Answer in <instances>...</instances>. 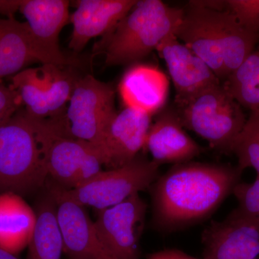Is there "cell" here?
Listing matches in <instances>:
<instances>
[{
  "label": "cell",
  "mask_w": 259,
  "mask_h": 259,
  "mask_svg": "<svg viewBox=\"0 0 259 259\" xmlns=\"http://www.w3.org/2000/svg\"><path fill=\"white\" fill-rule=\"evenodd\" d=\"M152 116L125 107L108 122L96 150L102 166L118 168L132 161L144 149Z\"/></svg>",
  "instance_id": "obj_13"
},
{
  "label": "cell",
  "mask_w": 259,
  "mask_h": 259,
  "mask_svg": "<svg viewBox=\"0 0 259 259\" xmlns=\"http://www.w3.org/2000/svg\"><path fill=\"white\" fill-rule=\"evenodd\" d=\"M147 259H200L176 249H166L148 255ZM202 259V258H201Z\"/></svg>",
  "instance_id": "obj_27"
},
{
  "label": "cell",
  "mask_w": 259,
  "mask_h": 259,
  "mask_svg": "<svg viewBox=\"0 0 259 259\" xmlns=\"http://www.w3.org/2000/svg\"><path fill=\"white\" fill-rule=\"evenodd\" d=\"M147 204L139 194L120 204L97 210V234L116 259H140L139 243L144 229Z\"/></svg>",
  "instance_id": "obj_11"
},
{
  "label": "cell",
  "mask_w": 259,
  "mask_h": 259,
  "mask_svg": "<svg viewBox=\"0 0 259 259\" xmlns=\"http://www.w3.org/2000/svg\"><path fill=\"white\" fill-rule=\"evenodd\" d=\"M0 259H19L16 255L0 248Z\"/></svg>",
  "instance_id": "obj_29"
},
{
  "label": "cell",
  "mask_w": 259,
  "mask_h": 259,
  "mask_svg": "<svg viewBox=\"0 0 259 259\" xmlns=\"http://www.w3.org/2000/svg\"><path fill=\"white\" fill-rule=\"evenodd\" d=\"M23 107L21 99L11 85L0 80V127L9 122Z\"/></svg>",
  "instance_id": "obj_26"
},
{
  "label": "cell",
  "mask_w": 259,
  "mask_h": 259,
  "mask_svg": "<svg viewBox=\"0 0 259 259\" xmlns=\"http://www.w3.org/2000/svg\"><path fill=\"white\" fill-rule=\"evenodd\" d=\"M233 194L238 201V207L253 218L259 226V176L251 183L240 182Z\"/></svg>",
  "instance_id": "obj_25"
},
{
  "label": "cell",
  "mask_w": 259,
  "mask_h": 259,
  "mask_svg": "<svg viewBox=\"0 0 259 259\" xmlns=\"http://www.w3.org/2000/svg\"><path fill=\"white\" fill-rule=\"evenodd\" d=\"M159 167L152 159L139 155L124 166L100 171L76 188L64 191L83 207L101 210L151 188L159 177Z\"/></svg>",
  "instance_id": "obj_7"
},
{
  "label": "cell",
  "mask_w": 259,
  "mask_h": 259,
  "mask_svg": "<svg viewBox=\"0 0 259 259\" xmlns=\"http://www.w3.org/2000/svg\"><path fill=\"white\" fill-rule=\"evenodd\" d=\"M242 107L259 112V48L250 54L224 83Z\"/></svg>",
  "instance_id": "obj_22"
},
{
  "label": "cell",
  "mask_w": 259,
  "mask_h": 259,
  "mask_svg": "<svg viewBox=\"0 0 259 259\" xmlns=\"http://www.w3.org/2000/svg\"><path fill=\"white\" fill-rule=\"evenodd\" d=\"M66 0H22L19 11L39 41L53 50L61 51L59 34L69 21Z\"/></svg>",
  "instance_id": "obj_20"
},
{
  "label": "cell",
  "mask_w": 259,
  "mask_h": 259,
  "mask_svg": "<svg viewBox=\"0 0 259 259\" xmlns=\"http://www.w3.org/2000/svg\"><path fill=\"white\" fill-rule=\"evenodd\" d=\"M176 110L184 127L223 153H233L247 120L241 105L222 83L204 90Z\"/></svg>",
  "instance_id": "obj_5"
},
{
  "label": "cell",
  "mask_w": 259,
  "mask_h": 259,
  "mask_svg": "<svg viewBox=\"0 0 259 259\" xmlns=\"http://www.w3.org/2000/svg\"><path fill=\"white\" fill-rule=\"evenodd\" d=\"M66 66L42 64L12 76L11 85L21 99L25 114L48 120L64 113L78 79Z\"/></svg>",
  "instance_id": "obj_8"
},
{
  "label": "cell",
  "mask_w": 259,
  "mask_h": 259,
  "mask_svg": "<svg viewBox=\"0 0 259 259\" xmlns=\"http://www.w3.org/2000/svg\"><path fill=\"white\" fill-rule=\"evenodd\" d=\"M35 63L73 67L80 61L39 41L26 23L14 18H0V80Z\"/></svg>",
  "instance_id": "obj_10"
},
{
  "label": "cell",
  "mask_w": 259,
  "mask_h": 259,
  "mask_svg": "<svg viewBox=\"0 0 259 259\" xmlns=\"http://www.w3.org/2000/svg\"><path fill=\"white\" fill-rule=\"evenodd\" d=\"M145 149L153 161L163 163H185L202 153V148L187 134L176 109H164L151 124Z\"/></svg>",
  "instance_id": "obj_16"
},
{
  "label": "cell",
  "mask_w": 259,
  "mask_h": 259,
  "mask_svg": "<svg viewBox=\"0 0 259 259\" xmlns=\"http://www.w3.org/2000/svg\"><path fill=\"white\" fill-rule=\"evenodd\" d=\"M48 178L40 128L21 108L0 127V194L22 196L44 187Z\"/></svg>",
  "instance_id": "obj_4"
},
{
  "label": "cell",
  "mask_w": 259,
  "mask_h": 259,
  "mask_svg": "<svg viewBox=\"0 0 259 259\" xmlns=\"http://www.w3.org/2000/svg\"><path fill=\"white\" fill-rule=\"evenodd\" d=\"M226 5L245 28L259 36V0H228Z\"/></svg>",
  "instance_id": "obj_24"
},
{
  "label": "cell",
  "mask_w": 259,
  "mask_h": 259,
  "mask_svg": "<svg viewBox=\"0 0 259 259\" xmlns=\"http://www.w3.org/2000/svg\"><path fill=\"white\" fill-rule=\"evenodd\" d=\"M22 0H0V15L8 18H14V14L20 9Z\"/></svg>",
  "instance_id": "obj_28"
},
{
  "label": "cell",
  "mask_w": 259,
  "mask_h": 259,
  "mask_svg": "<svg viewBox=\"0 0 259 259\" xmlns=\"http://www.w3.org/2000/svg\"><path fill=\"white\" fill-rule=\"evenodd\" d=\"M243 172L218 163L174 165L150 188L155 228L173 233L207 219L233 193Z\"/></svg>",
  "instance_id": "obj_1"
},
{
  "label": "cell",
  "mask_w": 259,
  "mask_h": 259,
  "mask_svg": "<svg viewBox=\"0 0 259 259\" xmlns=\"http://www.w3.org/2000/svg\"><path fill=\"white\" fill-rule=\"evenodd\" d=\"M183 13V9L160 0L138 1L113 30L95 44L94 53H103L107 66L141 60L175 33Z\"/></svg>",
  "instance_id": "obj_3"
},
{
  "label": "cell",
  "mask_w": 259,
  "mask_h": 259,
  "mask_svg": "<svg viewBox=\"0 0 259 259\" xmlns=\"http://www.w3.org/2000/svg\"><path fill=\"white\" fill-rule=\"evenodd\" d=\"M258 42H259V39H258ZM259 48V47H258Z\"/></svg>",
  "instance_id": "obj_30"
},
{
  "label": "cell",
  "mask_w": 259,
  "mask_h": 259,
  "mask_svg": "<svg viewBox=\"0 0 259 259\" xmlns=\"http://www.w3.org/2000/svg\"><path fill=\"white\" fill-rule=\"evenodd\" d=\"M137 0H80L70 16L73 25L69 48L79 53L94 37L104 36L133 9Z\"/></svg>",
  "instance_id": "obj_17"
},
{
  "label": "cell",
  "mask_w": 259,
  "mask_h": 259,
  "mask_svg": "<svg viewBox=\"0 0 259 259\" xmlns=\"http://www.w3.org/2000/svg\"><path fill=\"white\" fill-rule=\"evenodd\" d=\"M35 121L46 148L48 175L57 187L73 190L102 171L101 159L92 145L59 134L49 120Z\"/></svg>",
  "instance_id": "obj_9"
},
{
  "label": "cell",
  "mask_w": 259,
  "mask_h": 259,
  "mask_svg": "<svg viewBox=\"0 0 259 259\" xmlns=\"http://www.w3.org/2000/svg\"><path fill=\"white\" fill-rule=\"evenodd\" d=\"M202 243V259H256L259 226L238 206L223 221H213L204 230Z\"/></svg>",
  "instance_id": "obj_12"
},
{
  "label": "cell",
  "mask_w": 259,
  "mask_h": 259,
  "mask_svg": "<svg viewBox=\"0 0 259 259\" xmlns=\"http://www.w3.org/2000/svg\"><path fill=\"white\" fill-rule=\"evenodd\" d=\"M183 10L175 36L204 61L220 81H226L255 50L258 35L228 10H214L191 1Z\"/></svg>",
  "instance_id": "obj_2"
},
{
  "label": "cell",
  "mask_w": 259,
  "mask_h": 259,
  "mask_svg": "<svg viewBox=\"0 0 259 259\" xmlns=\"http://www.w3.org/2000/svg\"><path fill=\"white\" fill-rule=\"evenodd\" d=\"M233 153L238 158V166L244 171L253 168L259 176V112H252L238 136Z\"/></svg>",
  "instance_id": "obj_23"
},
{
  "label": "cell",
  "mask_w": 259,
  "mask_h": 259,
  "mask_svg": "<svg viewBox=\"0 0 259 259\" xmlns=\"http://www.w3.org/2000/svg\"><path fill=\"white\" fill-rule=\"evenodd\" d=\"M118 92L125 107L153 116L166 105L169 80L156 66L135 64L121 78Z\"/></svg>",
  "instance_id": "obj_18"
},
{
  "label": "cell",
  "mask_w": 259,
  "mask_h": 259,
  "mask_svg": "<svg viewBox=\"0 0 259 259\" xmlns=\"http://www.w3.org/2000/svg\"><path fill=\"white\" fill-rule=\"evenodd\" d=\"M52 188L64 253L71 259H116L99 238L85 207L70 198L64 189Z\"/></svg>",
  "instance_id": "obj_14"
},
{
  "label": "cell",
  "mask_w": 259,
  "mask_h": 259,
  "mask_svg": "<svg viewBox=\"0 0 259 259\" xmlns=\"http://www.w3.org/2000/svg\"><path fill=\"white\" fill-rule=\"evenodd\" d=\"M35 212L36 224L28 245V259H61L64 244L52 196L42 201Z\"/></svg>",
  "instance_id": "obj_21"
},
{
  "label": "cell",
  "mask_w": 259,
  "mask_h": 259,
  "mask_svg": "<svg viewBox=\"0 0 259 259\" xmlns=\"http://www.w3.org/2000/svg\"><path fill=\"white\" fill-rule=\"evenodd\" d=\"M156 51L166 63L173 81L176 107L204 90L221 83L207 64L180 41L175 34L162 41Z\"/></svg>",
  "instance_id": "obj_15"
},
{
  "label": "cell",
  "mask_w": 259,
  "mask_h": 259,
  "mask_svg": "<svg viewBox=\"0 0 259 259\" xmlns=\"http://www.w3.org/2000/svg\"><path fill=\"white\" fill-rule=\"evenodd\" d=\"M112 85L93 75L78 78L64 113L48 119L56 132L95 146L115 115Z\"/></svg>",
  "instance_id": "obj_6"
},
{
  "label": "cell",
  "mask_w": 259,
  "mask_h": 259,
  "mask_svg": "<svg viewBox=\"0 0 259 259\" xmlns=\"http://www.w3.org/2000/svg\"><path fill=\"white\" fill-rule=\"evenodd\" d=\"M37 214L20 194H0V248L17 255L28 246Z\"/></svg>",
  "instance_id": "obj_19"
}]
</instances>
